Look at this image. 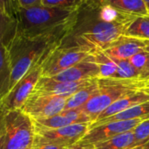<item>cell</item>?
<instances>
[{"label":"cell","instance_id":"obj_1","mask_svg":"<svg viewBox=\"0 0 149 149\" xmlns=\"http://www.w3.org/2000/svg\"><path fill=\"white\" fill-rule=\"evenodd\" d=\"M139 16L119 11L101 0H85L62 46H77L89 52L106 50L125 35Z\"/></svg>","mask_w":149,"mask_h":149},{"label":"cell","instance_id":"obj_2","mask_svg":"<svg viewBox=\"0 0 149 149\" xmlns=\"http://www.w3.org/2000/svg\"><path fill=\"white\" fill-rule=\"evenodd\" d=\"M66 36L67 32H55L28 38L17 31L7 47L11 68L10 90L31 69L41 67L50 54L61 46Z\"/></svg>","mask_w":149,"mask_h":149},{"label":"cell","instance_id":"obj_3","mask_svg":"<svg viewBox=\"0 0 149 149\" xmlns=\"http://www.w3.org/2000/svg\"><path fill=\"white\" fill-rule=\"evenodd\" d=\"M78 11H65L38 5L29 8L17 6V31L25 37L35 38L55 32H67L72 28Z\"/></svg>","mask_w":149,"mask_h":149},{"label":"cell","instance_id":"obj_4","mask_svg":"<svg viewBox=\"0 0 149 149\" xmlns=\"http://www.w3.org/2000/svg\"><path fill=\"white\" fill-rule=\"evenodd\" d=\"M141 90L139 78H98V90L81 108L93 122L107 107L120 98Z\"/></svg>","mask_w":149,"mask_h":149},{"label":"cell","instance_id":"obj_5","mask_svg":"<svg viewBox=\"0 0 149 149\" xmlns=\"http://www.w3.org/2000/svg\"><path fill=\"white\" fill-rule=\"evenodd\" d=\"M2 112L3 127V149L31 148L35 138V127L32 119L21 110L2 111Z\"/></svg>","mask_w":149,"mask_h":149},{"label":"cell","instance_id":"obj_6","mask_svg":"<svg viewBox=\"0 0 149 149\" xmlns=\"http://www.w3.org/2000/svg\"><path fill=\"white\" fill-rule=\"evenodd\" d=\"M90 52L77 46H59L41 66V77H52L85 60Z\"/></svg>","mask_w":149,"mask_h":149},{"label":"cell","instance_id":"obj_7","mask_svg":"<svg viewBox=\"0 0 149 149\" xmlns=\"http://www.w3.org/2000/svg\"><path fill=\"white\" fill-rule=\"evenodd\" d=\"M92 123L76 124L50 130H35L32 147L54 145L68 148L76 145L86 133Z\"/></svg>","mask_w":149,"mask_h":149},{"label":"cell","instance_id":"obj_8","mask_svg":"<svg viewBox=\"0 0 149 149\" xmlns=\"http://www.w3.org/2000/svg\"><path fill=\"white\" fill-rule=\"evenodd\" d=\"M68 97L31 93L20 109L31 119H45L62 112Z\"/></svg>","mask_w":149,"mask_h":149},{"label":"cell","instance_id":"obj_9","mask_svg":"<svg viewBox=\"0 0 149 149\" xmlns=\"http://www.w3.org/2000/svg\"><path fill=\"white\" fill-rule=\"evenodd\" d=\"M41 67H38L26 73L0 101V110H20L27 98L33 92L35 86L41 77Z\"/></svg>","mask_w":149,"mask_h":149},{"label":"cell","instance_id":"obj_10","mask_svg":"<svg viewBox=\"0 0 149 149\" xmlns=\"http://www.w3.org/2000/svg\"><path fill=\"white\" fill-rule=\"evenodd\" d=\"M148 118H141L131 120L112 121L100 124L94 127H90L83 138L74 146L86 147L95 143L106 141L119 134L134 129L141 121Z\"/></svg>","mask_w":149,"mask_h":149},{"label":"cell","instance_id":"obj_11","mask_svg":"<svg viewBox=\"0 0 149 149\" xmlns=\"http://www.w3.org/2000/svg\"><path fill=\"white\" fill-rule=\"evenodd\" d=\"M35 130H50L76 124L92 123L90 118L79 108L63 111L52 117L32 119Z\"/></svg>","mask_w":149,"mask_h":149},{"label":"cell","instance_id":"obj_12","mask_svg":"<svg viewBox=\"0 0 149 149\" xmlns=\"http://www.w3.org/2000/svg\"><path fill=\"white\" fill-rule=\"evenodd\" d=\"M94 80L95 79L79 82H58L49 77H40L32 93L69 97L75 92L91 84Z\"/></svg>","mask_w":149,"mask_h":149},{"label":"cell","instance_id":"obj_13","mask_svg":"<svg viewBox=\"0 0 149 149\" xmlns=\"http://www.w3.org/2000/svg\"><path fill=\"white\" fill-rule=\"evenodd\" d=\"M100 77V68L90 58L89 54L80 62L49 78L58 82H79L84 80L97 79Z\"/></svg>","mask_w":149,"mask_h":149},{"label":"cell","instance_id":"obj_14","mask_svg":"<svg viewBox=\"0 0 149 149\" xmlns=\"http://www.w3.org/2000/svg\"><path fill=\"white\" fill-rule=\"evenodd\" d=\"M148 44L149 40L123 35L103 51L111 57L120 60H128L133 55L145 51Z\"/></svg>","mask_w":149,"mask_h":149},{"label":"cell","instance_id":"obj_15","mask_svg":"<svg viewBox=\"0 0 149 149\" xmlns=\"http://www.w3.org/2000/svg\"><path fill=\"white\" fill-rule=\"evenodd\" d=\"M147 101H149V95L141 90H138L136 92L128 94V95L120 98L119 100L114 102L113 105H111L109 107H107L92 123L99 122L100 120H103L107 118H109L111 116L120 113L131 107H134L141 103H145Z\"/></svg>","mask_w":149,"mask_h":149},{"label":"cell","instance_id":"obj_16","mask_svg":"<svg viewBox=\"0 0 149 149\" xmlns=\"http://www.w3.org/2000/svg\"><path fill=\"white\" fill-rule=\"evenodd\" d=\"M141 118H149V101L137 105L120 113L111 116L99 122L92 123L89 128L94 127L96 126H99L100 124H104L107 122L120 121V120H131V119H141Z\"/></svg>","mask_w":149,"mask_h":149},{"label":"cell","instance_id":"obj_17","mask_svg":"<svg viewBox=\"0 0 149 149\" xmlns=\"http://www.w3.org/2000/svg\"><path fill=\"white\" fill-rule=\"evenodd\" d=\"M11 68L7 47L0 42V101L10 90Z\"/></svg>","mask_w":149,"mask_h":149},{"label":"cell","instance_id":"obj_18","mask_svg":"<svg viewBox=\"0 0 149 149\" xmlns=\"http://www.w3.org/2000/svg\"><path fill=\"white\" fill-rule=\"evenodd\" d=\"M98 90V79H95L91 84L84 87L79 91L70 96L65 103L64 111L79 109L84 106L97 92Z\"/></svg>","mask_w":149,"mask_h":149},{"label":"cell","instance_id":"obj_19","mask_svg":"<svg viewBox=\"0 0 149 149\" xmlns=\"http://www.w3.org/2000/svg\"><path fill=\"white\" fill-rule=\"evenodd\" d=\"M133 130L119 134L106 141L86 146V148L91 149H128L133 148L134 144V134Z\"/></svg>","mask_w":149,"mask_h":149},{"label":"cell","instance_id":"obj_20","mask_svg":"<svg viewBox=\"0 0 149 149\" xmlns=\"http://www.w3.org/2000/svg\"><path fill=\"white\" fill-rule=\"evenodd\" d=\"M105 4L126 13L135 16H149V11L142 0H101Z\"/></svg>","mask_w":149,"mask_h":149},{"label":"cell","instance_id":"obj_21","mask_svg":"<svg viewBox=\"0 0 149 149\" xmlns=\"http://www.w3.org/2000/svg\"><path fill=\"white\" fill-rule=\"evenodd\" d=\"M17 31V18L8 16L0 11V42L8 47V45L16 35Z\"/></svg>","mask_w":149,"mask_h":149},{"label":"cell","instance_id":"obj_22","mask_svg":"<svg viewBox=\"0 0 149 149\" xmlns=\"http://www.w3.org/2000/svg\"><path fill=\"white\" fill-rule=\"evenodd\" d=\"M125 35L149 40V16L137 17L127 27Z\"/></svg>","mask_w":149,"mask_h":149},{"label":"cell","instance_id":"obj_23","mask_svg":"<svg viewBox=\"0 0 149 149\" xmlns=\"http://www.w3.org/2000/svg\"><path fill=\"white\" fill-rule=\"evenodd\" d=\"M85 0H42L41 5L65 11H78Z\"/></svg>","mask_w":149,"mask_h":149},{"label":"cell","instance_id":"obj_24","mask_svg":"<svg viewBox=\"0 0 149 149\" xmlns=\"http://www.w3.org/2000/svg\"><path fill=\"white\" fill-rule=\"evenodd\" d=\"M134 147L143 146L149 141V118L141 121L134 130Z\"/></svg>","mask_w":149,"mask_h":149},{"label":"cell","instance_id":"obj_25","mask_svg":"<svg viewBox=\"0 0 149 149\" xmlns=\"http://www.w3.org/2000/svg\"><path fill=\"white\" fill-rule=\"evenodd\" d=\"M129 63L133 66V68L139 72L140 76H141V74L144 72L147 64H148V52L142 51L134 55H133L131 58L128 59Z\"/></svg>","mask_w":149,"mask_h":149},{"label":"cell","instance_id":"obj_26","mask_svg":"<svg viewBox=\"0 0 149 149\" xmlns=\"http://www.w3.org/2000/svg\"><path fill=\"white\" fill-rule=\"evenodd\" d=\"M17 4L14 0H0V11L8 16L16 18Z\"/></svg>","mask_w":149,"mask_h":149},{"label":"cell","instance_id":"obj_27","mask_svg":"<svg viewBox=\"0 0 149 149\" xmlns=\"http://www.w3.org/2000/svg\"><path fill=\"white\" fill-rule=\"evenodd\" d=\"M42 0H17V4L21 8H29L41 4Z\"/></svg>","mask_w":149,"mask_h":149},{"label":"cell","instance_id":"obj_28","mask_svg":"<svg viewBox=\"0 0 149 149\" xmlns=\"http://www.w3.org/2000/svg\"><path fill=\"white\" fill-rule=\"evenodd\" d=\"M140 89L141 91L147 93L149 95V76L145 77V78H142V79H140Z\"/></svg>","mask_w":149,"mask_h":149},{"label":"cell","instance_id":"obj_29","mask_svg":"<svg viewBox=\"0 0 149 149\" xmlns=\"http://www.w3.org/2000/svg\"><path fill=\"white\" fill-rule=\"evenodd\" d=\"M3 146V112L0 111V149Z\"/></svg>","mask_w":149,"mask_h":149},{"label":"cell","instance_id":"obj_30","mask_svg":"<svg viewBox=\"0 0 149 149\" xmlns=\"http://www.w3.org/2000/svg\"><path fill=\"white\" fill-rule=\"evenodd\" d=\"M64 147H59V146H54V145H42V146H38V147H32L31 149H65Z\"/></svg>","mask_w":149,"mask_h":149},{"label":"cell","instance_id":"obj_31","mask_svg":"<svg viewBox=\"0 0 149 149\" xmlns=\"http://www.w3.org/2000/svg\"><path fill=\"white\" fill-rule=\"evenodd\" d=\"M146 51L148 52V64H147V67H146L144 72H143V73L141 74V76H140V79L145 78V77H147V76H149V44L148 46V47H147V49H146Z\"/></svg>","mask_w":149,"mask_h":149},{"label":"cell","instance_id":"obj_32","mask_svg":"<svg viewBox=\"0 0 149 149\" xmlns=\"http://www.w3.org/2000/svg\"><path fill=\"white\" fill-rule=\"evenodd\" d=\"M65 149H91L89 148H86V147H79V146H72V147H68L65 148Z\"/></svg>","mask_w":149,"mask_h":149},{"label":"cell","instance_id":"obj_33","mask_svg":"<svg viewBox=\"0 0 149 149\" xmlns=\"http://www.w3.org/2000/svg\"><path fill=\"white\" fill-rule=\"evenodd\" d=\"M128 149H145L143 146H138V147H134V148H130Z\"/></svg>","mask_w":149,"mask_h":149},{"label":"cell","instance_id":"obj_34","mask_svg":"<svg viewBox=\"0 0 149 149\" xmlns=\"http://www.w3.org/2000/svg\"><path fill=\"white\" fill-rule=\"evenodd\" d=\"M143 2H144V4H146V6H147V8H148V10L149 11V0H142Z\"/></svg>","mask_w":149,"mask_h":149},{"label":"cell","instance_id":"obj_35","mask_svg":"<svg viewBox=\"0 0 149 149\" xmlns=\"http://www.w3.org/2000/svg\"><path fill=\"white\" fill-rule=\"evenodd\" d=\"M143 147L145 148V149H149V141L145 144V145H143Z\"/></svg>","mask_w":149,"mask_h":149},{"label":"cell","instance_id":"obj_36","mask_svg":"<svg viewBox=\"0 0 149 149\" xmlns=\"http://www.w3.org/2000/svg\"><path fill=\"white\" fill-rule=\"evenodd\" d=\"M14 1H15V2H16V3H17V0H14Z\"/></svg>","mask_w":149,"mask_h":149},{"label":"cell","instance_id":"obj_37","mask_svg":"<svg viewBox=\"0 0 149 149\" xmlns=\"http://www.w3.org/2000/svg\"></svg>","mask_w":149,"mask_h":149}]
</instances>
